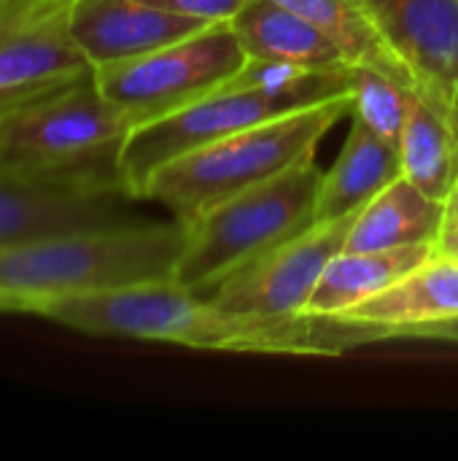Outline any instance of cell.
Wrapping results in <instances>:
<instances>
[{"mask_svg":"<svg viewBox=\"0 0 458 461\" xmlns=\"http://www.w3.org/2000/svg\"><path fill=\"white\" fill-rule=\"evenodd\" d=\"M35 316L84 335L232 354L343 357L354 348L389 340L386 330L340 316L229 311L173 278L59 297L40 305Z\"/></svg>","mask_w":458,"mask_h":461,"instance_id":"obj_1","label":"cell"},{"mask_svg":"<svg viewBox=\"0 0 458 461\" xmlns=\"http://www.w3.org/2000/svg\"><path fill=\"white\" fill-rule=\"evenodd\" d=\"M186 246V227L105 224L0 246V313L35 311L51 300L146 281H167Z\"/></svg>","mask_w":458,"mask_h":461,"instance_id":"obj_2","label":"cell"},{"mask_svg":"<svg viewBox=\"0 0 458 461\" xmlns=\"http://www.w3.org/2000/svg\"><path fill=\"white\" fill-rule=\"evenodd\" d=\"M132 124L135 119L97 89L94 76L49 89L0 111V173L124 192L116 157Z\"/></svg>","mask_w":458,"mask_h":461,"instance_id":"obj_3","label":"cell"},{"mask_svg":"<svg viewBox=\"0 0 458 461\" xmlns=\"http://www.w3.org/2000/svg\"><path fill=\"white\" fill-rule=\"evenodd\" d=\"M351 111L354 92L238 130L162 165L143 186L140 200L165 205L186 227L211 205L316 154L327 132Z\"/></svg>","mask_w":458,"mask_h":461,"instance_id":"obj_4","label":"cell"},{"mask_svg":"<svg viewBox=\"0 0 458 461\" xmlns=\"http://www.w3.org/2000/svg\"><path fill=\"white\" fill-rule=\"evenodd\" d=\"M324 170L316 154L211 205L186 224V246L173 281L211 294L227 276L316 221Z\"/></svg>","mask_w":458,"mask_h":461,"instance_id":"obj_5","label":"cell"},{"mask_svg":"<svg viewBox=\"0 0 458 461\" xmlns=\"http://www.w3.org/2000/svg\"><path fill=\"white\" fill-rule=\"evenodd\" d=\"M246 59L229 22H213L148 54L94 68L92 76L97 89L138 124L216 92Z\"/></svg>","mask_w":458,"mask_h":461,"instance_id":"obj_6","label":"cell"},{"mask_svg":"<svg viewBox=\"0 0 458 461\" xmlns=\"http://www.w3.org/2000/svg\"><path fill=\"white\" fill-rule=\"evenodd\" d=\"M313 105L300 97L267 95V92H229L216 89L184 108H175L165 116L138 122L116 157V173L121 189L130 200H140L148 178L167 162L202 149L219 138H227L238 130L259 124L270 116Z\"/></svg>","mask_w":458,"mask_h":461,"instance_id":"obj_7","label":"cell"},{"mask_svg":"<svg viewBox=\"0 0 458 461\" xmlns=\"http://www.w3.org/2000/svg\"><path fill=\"white\" fill-rule=\"evenodd\" d=\"M356 213L332 221H313L294 238L238 267L205 297H211L221 308L243 313H305L327 265L346 251V240Z\"/></svg>","mask_w":458,"mask_h":461,"instance_id":"obj_8","label":"cell"},{"mask_svg":"<svg viewBox=\"0 0 458 461\" xmlns=\"http://www.w3.org/2000/svg\"><path fill=\"white\" fill-rule=\"evenodd\" d=\"M70 0H38L0 11V111L92 76L70 35Z\"/></svg>","mask_w":458,"mask_h":461,"instance_id":"obj_9","label":"cell"},{"mask_svg":"<svg viewBox=\"0 0 458 461\" xmlns=\"http://www.w3.org/2000/svg\"><path fill=\"white\" fill-rule=\"evenodd\" d=\"M416 89L458 127V0H364Z\"/></svg>","mask_w":458,"mask_h":461,"instance_id":"obj_10","label":"cell"},{"mask_svg":"<svg viewBox=\"0 0 458 461\" xmlns=\"http://www.w3.org/2000/svg\"><path fill=\"white\" fill-rule=\"evenodd\" d=\"M67 24L94 70L175 43L213 22L173 14L143 0H70Z\"/></svg>","mask_w":458,"mask_h":461,"instance_id":"obj_11","label":"cell"},{"mask_svg":"<svg viewBox=\"0 0 458 461\" xmlns=\"http://www.w3.org/2000/svg\"><path fill=\"white\" fill-rule=\"evenodd\" d=\"M124 192L24 181L0 173V246L27 238L127 221ZM130 200V197H127Z\"/></svg>","mask_w":458,"mask_h":461,"instance_id":"obj_12","label":"cell"},{"mask_svg":"<svg viewBox=\"0 0 458 461\" xmlns=\"http://www.w3.org/2000/svg\"><path fill=\"white\" fill-rule=\"evenodd\" d=\"M340 319L386 330V338H405L413 330L458 319V262L432 254L397 284L356 305Z\"/></svg>","mask_w":458,"mask_h":461,"instance_id":"obj_13","label":"cell"},{"mask_svg":"<svg viewBox=\"0 0 458 461\" xmlns=\"http://www.w3.org/2000/svg\"><path fill=\"white\" fill-rule=\"evenodd\" d=\"M402 176L400 146L351 116L348 138L329 170L321 176L316 221H332L362 211L378 192Z\"/></svg>","mask_w":458,"mask_h":461,"instance_id":"obj_14","label":"cell"},{"mask_svg":"<svg viewBox=\"0 0 458 461\" xmlns=\"http://www.w3.org/2000/svg\"><path fill=\"white\" fill-rule=\"evenodd\" d=\"M243 51L256 59L292 62L302 68L351 65L340 46L302 14L278 0H246L229 19Z\"/></svg>","mask_w":458,"mask_h":461,"instance_id":"obj_15","label":"cell"},{"mask_svg":"<svg viewBox=\"0 0 458 461\" xmlns=\"http://www.w3.org/2000/svg\"><path fill=\"white\" fill-rule=\"evenodd\" d=\"M443 224V200L429 197L400 176L354 216L346 251H381L435 243Z\"/></svg>","mask_w":458,"mask_h":461,"instance_id":"obj_16","label":"cell"},{"mask_svg":"<svg viewBox=\"0 0 458 461\" xmlns=\"http://www.w3.org/2000/svg\"><path fill=\"white\" fill-rule=\"evenodd\" d=\"M432 254H435V243L381 249V251H343L327 265L305 313L343 316L356 305L373 300L391 284H397L402 276L416 270Z\"/></svg>","mask_w":458,"mask_h":461,"instance_id":"obj_17","label":"cell"},{"mask_svg":"<svg viewBox=\"0 0 458 461\" xmlns=\"http://www.w3.org/2000/svg\"><path fill=\"white\" fill-rule=\"evenodd\" d=\"M402 178L435 200H445L458 178V127L418 89L410 92L400 135Z\"/></svg>","mask_w":458,"mask_h":461,"instance_id":"obj_18","label":"cell"},{"mask_svg":"<svg viewBox=\"0 0 458 461\" xmlns=\"http://www.w3.org/2000/svg\"><path fill=\"white\" fill-rule=\"evenodd\" d=\"M292 11L302 14L321 32H327L346 59L356 68H373L410 89H416V78L405 59L394 51V46L381 32L370 5L364 0H278Z\"/></svg>","mask_w":458,"mask_h":461,"instance_id":"obj_19","label":"cell"},{"mask_svg":"<svg viewBox=\"0 0 458 461\" xmlns=\"http://www.w3.org/2000/svg\"><path fill=\"white\" fill-rule=\"evenodd\" d=\"M410 92H413L410 86H405L373 68H356L351 116L364 122L373 132H378L389 143L400 146Z\"/></svg>","mask_w":458,"mask_h":461,"instance_id":"obj_20","label":"cell"},{"mask_svg":"<svg viewBox=\"0 0 458 461\" xmlns=\"http://www.w3.org/2000/svg\"><path fill=\"white\" fill-rule=\"evenodd\" d=\"M143 3L173 14L194 16L202 22H229L246 0H143Z\"/></svg>","mask_w":458,"mask_h":461,"instance_id":"obj_21","label":"cell"},{"mask_svg":"<svg viewBox=\"0 0 458 461\" xmlns=\"http://www.w3.org/2000/svg\"><path fill=\"white\" fill-rule=\"evenodd\" d=\"M405 338H410V340H435V343H458V319H448V321H440V324L413 330Z\"/></svg>","mask_w":458,"mask_h":461,"instance_id":"obj_22","label":"cell"},{"mask_svg":"<svg viewBox=\"0 0 458 461\" xmlns=\"http://www.w3.org/2000/svg\"><path fill=\"white\" fill-rule=\"evenodd\" d=\"M435 251L458 262V227L443 224V230H440V235L435 240Z\"/></svg>","mask_w":458,"mask_h":461,"instance_id":"obj_23","label":"cell"},{"mask_svg":"<svg viewBox=\"0 0 458 461\" xmlns=\"http://www.w3.org/2000/svg\"><path fill=\"white\" fill-rule=\"evenodd\" d=\"M443 208H445V224L451 227H458V178L454 181L448 197L443 200Z\"/></svg>","mask_w":458,"mask_h":461,"instance_id":"obj_24","label":"cell"},{"mask_svg":"<svg viewBox=\"0 0 458 461\" xmlns=\"http://www.w3.org/2000/svg\"><path fill=\"white\" fill-rule=\"evenodd\" d=\"M30 3H38V0H0V11H13V8L30 5Z\"/></svg>","mask_w":458,"mask_h":461,"instance_id":"obj_25","label":"cell"}]
</instances>
